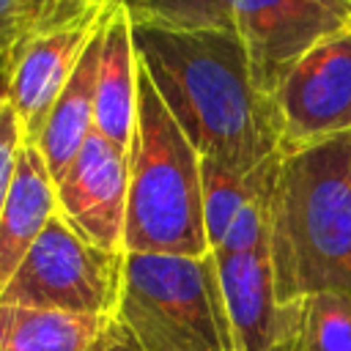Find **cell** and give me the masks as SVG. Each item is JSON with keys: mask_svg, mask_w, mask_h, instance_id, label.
<instances>
[{"mask_svg": "<svg viewBox=\"0 0 351 351\" xmlns=\"http://www.w3.org/2000/svg\"><path fill=\"white\" fill-rule=\"evenodd\" d=\"M140 69L200 156L250 173L280 154L269 96L250 74L236 30H162L134 25Z\"/></svg>", "mask_w": 351, "mask_h": 351, "instance_id": "cell-1", "label": "cell"}, {"mask_svg": "<svg viewBox=\"0 0 351 351\" xmlns=\"http://www.w3.org/2000/svg\"><path fill=\"white\" fill-rule=\"evenodd\" d=\"M269 258L280 304L351 296V132L282 154L269 203Z\"/></svg>", "mask_w": 351, "mask_h": 351, "instance_id": "cell-2", "label": "cell"}, {"mask_svg": "<svg viewBox=\"0 0 351 351\" xmlns=\"http://www.w3.org/2000/svg\"><path fill=\"white\" fill-rule=\"evenodd\" d=\"M129 159L123 252L189 255L211 252L203 214L200 154L176 123L140 69V99Z\"/></svg>", "mask_w": 351, "mask_h": 351, "instance_id": "cell-3", "label": "cell"}, {"mask_svg": "<svg viewBox=\"0 0 351 351\" xmlns=\"http://www.w3.org/2000/svg\"><path fill=\"white\" fill-rule=\"evenodd\" d=\"M115 318L145 351H233L214 252H126Z\"/></svg>", "mask_w": 351, "mask_h": 351, "instance_id": "cell-4", "label": "cell"}, {"mask_svg": "<svg viewBox=\"0 0 351 351\" xmlns=\"http://www.w3.org/2000/svg\"><path fill=\"white\" fill-rule=\"evenodd\" d=\"M123 258L126 252L90 244L55 214L0 293V302L112 318L121 299Z\"/></svg>", "mask_w": 351, "mask_h": 351, "instance_id": "cell-5", "label": "cell"}, {"mask_svg": "<svg viewBox=\"0 0 351 351\" xmlns=\"http://www.w3.org/2000/svg\"><path fill=\"white\" fill-rule=\"evenodd\" d=\"M233 30L263 96L326 38L351 30V0H228Z\"/></svg>", "mask_w": 351, "mask_h": 351, "instance_id": "cell-6", "label": "cell"}, {"mask_svg": "<svg viewBox=\"0 0 351 351\" xmlns=\"http://www.w3.org/2000/svg\"><path fill=\"white\" fill-rule=\"evenodd\" d=\"M280 154L351 132V30L310 49L271 96Z\"/></svg>", "mask_w": 351, "mask_h": 351, "instance_id": "cell-7", "label": "cell"}, {"mask_svg": "<svg viewBox=\"0 0 351 351\" xmlns=\"http://www.w3.org/2000/svg\"><path fill=\"white\" fill-rule=\"evenodd\" d=\"M58 214L90 244L123 252L129 159L126 151L93 132L66 173L55 181Z\"/></svg>", "mask_w": 351, "mask_h": 351, "instance_id": "cell-8", "label": "cell"}, {"mask_svg": "<svg viewBox=\"0 0 351 351\" xmlns=\"http://www.w3.org/2000/svg\"><path fill=\"white\" fill-rule=\"evenodd\" d=\"M233 351H280L299 340V302L280 304L269 244L250 252H214Z\"/></svg>", "mask_w": 351, "mask_h": 351, "instance_id": "cell-9", "label": "cell"}, {"mask_svg": "<svg viewBox=\"0 0 351 351\" xmlns=\"http://www.w3.org/2000/svg\"><path fill=\"white\" fill-rule=\"evenodd\" d=\"M101 16L93 22H82L74 27L30 38L16 49L8 85V107L16 112L27 145H38L49 112L60 90L66 88L74 66L80 63L85 44L90 41Z\"/></svg>", "mask_w": 351, "mask_h": 351, "instance_id": "cell-10", "label": "cell"}, {"mask_svg": "<svg viewBox=\"0 0 351 351\" xmlns=\"http://www.w3.org/2000/svg\"><path fill=\"white\" fill-rule=\"evenodd\" d=\"M140 99V58L134 49V25L115 0L104 19L99 77H96V126L101 137L121 145L132 143Z\"/></svg>", "mask_w": 351, "mask_h": 351, "instance_id": "cell-11", "label": "cell"}, {"mask_svg": "<svg viewBox=\"0 0 351 351\" xmlns=\"http://www.w3.org/2000/svg\"><path fill=\"white\" fill-rule=\"evenodd\" d=\"M58 214L55 178L36 145H22L14 178L0 214V293L16 274L19 263Z\"/></svg>", "mask_w": 351, "mask_h": 351, "instance_id": "cell-12", "label": "cell"}, {"mask_svg": "<svg viewBox=\"0 0 351 351\" xmlns=\"http://www.w3.org/2000/svg\"><path fill=\"white\" fill-rule=\"evenodd\" d=\"M104 19H107V14L101 16L99 27L93 30L90 41L85 44V52H82L80 63L74 66L66 88L60 90V96L49 112V121L44 126V134L36 145L55 181L66 173V167L74 162V156L80 154V148L85 145V140L93 134V126H96V77H99Z\"/></svg>", "mask_w": 351, "mask_h": 351, "instance_id": "cell-13", "label": "cell"}, {"mask_svg": "<svg viewBox=\"0 0 351 351\" xmlns=\"http://www.w3.org/2000/svg\"><path fill=\"white\" fill-rule=\"evenodd\" d=\"M110 318L0 302V351H85Z\"/></svg>", "mask_w": 351, "mask_h": 351, "instance_id": "cell-14", "label": "cell"}, {"mask_svg": "<svg viewBox=\"0 0 351 351\" xmlns=\"http://www.w3.org/2000/svg\"><path fill=\"white\" fill-rule=\"evenodd\" d=\"M282 154H274L263 165H258L250 173L233 170L217 159L200 156V178H203V214H206V233L211 250L219 247L225 239L230 222L236 214L261 192L271 189L277 181V167H280Z\"/></svg>", "mask_w": 351, "mask_h": 351, "instance_id": "cell-15", "label": "cell"}, {"mask_svg": "<svg viewBox=\"0 0 351 351\" xmlns=\"http://www.w3.org/2000/svg\"><path fill=\"white\" fill-rule=\"evenodd\" d=\"M132 25L162 30H233L228 0H118Z\"/></svg>", "mask_w": 351, "mask_h": 351, "instance_id": "cell-16", "label": "cell"}, {"mask_svg": "<svg viewBox=\"0 0 351 351\" xmlns=\"http://www.w3.org/2000/svg\"><path fill=\"white\" fill-rule=\"evenodd\" d=\"M302 351H351V296L315 293L299 302Z\"/></svg>", "mask_w": 351, "mask_h": 351, "instance_id": "cell-17", "label": "cell"}, {"mask_svg": "<svg viewBox=\"0 0 351 351\" xmlns=\"http://www.w3.org/2000/svg\"><path fill=\"white\" fill-rule=\"evenodd\" d=\"M115 0H22L25 41L99 19ZM22 41V44H25Z\"/></svg>", "mask_w": 351, "mask_h": 351, "instance_id": "cell-18", "label": "cell"}, {"mask_svg": "<svg viewBox=\"0 0 351 351\" xmlns=\"http://www.w3.org/2000/svg\"><path fill=\"white\" fill-rule=\"evenodd\" d=\"M22 145H25V137H22L19 118L5 104L0 110V214H3V206H5V195H8V186H11L14 167H16Z\"/></svg>", "mask_w": 351, "mask_h": 351, "instance_id": "cell-19", "label": "cell"}, {"mask_svg": "<svg viewBox=\"0 0 351 351\" xmlns=\"http://www.w3.org/2000/svg\"><path fill=\"white\" fill-rule=\"evenodd\" d=\"M22 41H25L22 0H0V63L14 60Z\"/></svg>", "mask_w": 351, "mask_h": 351, "instance_id": "cell-20", "label": "cell"}, {"mask_svg": "<svg viewBox=\"0 0 351 351\" xmlns=\"http://www.w3.org/2000/svg\"><path fill=\"white\" fill-rule=\"evenodd\" d=\"M85 351H145L140 346V340L132 335V329L118 321L115 315L101 326V332L96 335V340L85 348Z\"/></svg>", "mask_w": 351, "mask_h": 351, "instance_id": "cell-21", "label": "cell"}, {"mask_svg": "<svg viewBox=\"0 0 351 351\" xmlns=\"http://www.w3.org/2000/svg\"><path fill=\"white\" fill-rule=\"evenodd\" d=\"M11 69L14 60H3L0 63V110L8 104V85H11Z\"/></svg>", "mask_w": 351, "mask_h": 351, "instance_id": "cell-22", "label": "cell"}, {"mask_svg": "<svg viewBox=\"0 0 351 351\" xmlns=\"http://www.w3.org/2000/svg\"><path fill=\"white\" fill-rule=\"evenodd\" d=\"M280 351H302V346H299V340H296V343H291V346H285V348H280Z\"/></svg>", "mask_w": 351, "mask_h": 351, "instance_id": "cell-23", "label": "cell"}]
</instances>
